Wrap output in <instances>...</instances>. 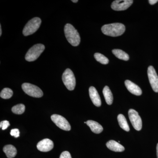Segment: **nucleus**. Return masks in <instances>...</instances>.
<instances>
[{
  "label": "nucleus",
  "mask_w": 158,
  "mask_h": 158,
  "mask_svg": "<svg viewBox=\"0 0 158 158\" xmlns=\"http://www.w3.org/2000/svg\"><path fill=\"white\" fill-rule=\"evenodd\" d=\"M125 29V27L123 24L113 23L103 26L102 31L105 35L116 37L122 35L124 33Z\"/></svg>",
  "instance_id": "1"
},
{
  "label": "nucleus",
  "mask_w": 158,
  "mask_h": 158,
  "mask_svg": "<svg viewBox=\"0 0 158 158\" xmlns=\"http://www.w3.org/2000/svg\"><path fill=\"white\" fill-rule=\"evenodd\" d=\"M64 32L66 39L73 46L79 45L81 42V37L77 31L70 24H66L64 27Z\"/></svg>",
  "instance_id": "2"
},
{
  "label": "nucleus",
  "mask_w": 158,
  "mask_h": 158,
  "mask_svg": "<svg viewBox=\"0 0 158 158\" xmlns=\"http://www.w3.org/2000/svg\"><path fill=\"white\" fill-rule=\"evenodd\" d=\"M45 49V46L41 44H35L31 47L26 54L25 59L28 62H33L38 59Z\"/></svg>",
  "instance_id": "3"
},
{
  "label": "nucleus",
  "mask_w": 158,
  "mask_h": 158,
  "mask_svg": "<svg viewBox=\"0 0 158 158\" xmlns=\"http://www.w3.org/2000/svg\"><path fill=\"white\" fill-rule=\"evenodd\" d=\"M41 23V19L38 17H35L30 20L23 30V34L25 36H27L34 34L39 28Z\"/></svg>",
  "instance_id": "4"
},
{
  "label": "nucleus",
  "mask_w": 158,
  "mask_h": 158,
  "mask_svg": "<svg viewBox=\"0 0 158 158\" xmlns=\"http://www.w3.org/2000/svg\"><path fill=\"white\" fill-rule=\"evenodd\" d=\"M62 81L66 88L69 90L74 89L76 86V78L72 71L67 69L63 73L62 77Z\"/></svg>",
  "instance_id": "5"
},
{
  "label": "nucleus",
  "mask_w": 158,
  "mask_h": 158,
  "mask_svg": "<svg viewBox=\"0 0 158 158\" xmlns=\"http://www.w3.org/2000/svg\"><path fill=\"white\" fill-rule=\"evenodd\" d=\"M23 90L29 96L34 98H41L43 95L42 90L36 85L30 83H24L22 86Z\"/></svg>",
  "instance_id": "6"
},
{
  "label": "nucleus",
  "mask_w": 158,
  "mask_h": 158,
  "mask_svg": "<svg viewBox=\"0 0 158 158\" xmlns=\"http://www.w3.org/2000/svg\"><path fill=\"white\" fill-rule=\"evenodd\" d=\"M128 116L134 128L137 131H140L142 128V120L138 112L133 109H130L128 111Z\"/></svg>",
  "instance_id": "7"
},
{
  "label": "nucleus",
  "mask_w": 158,
  "mask_h": 158,
  "mask_svg": "<svg viewBox=\"0 0 158 158\" xmlns=\"http://www.w3.org/2000/svg\"><path fill=\"white\" fill-rule=\"evenodd\" d=\"M51 119L57 127L64 131H69L71 130L70 125L64 117L57 114L51 116Z\"/></svg>",
  "instance_id": "8"
},
{
  "label": "nucleus",
  "mask_w": 158,
  "mask_h": 158,
  "mask_svg": "<svg viewBox=\"0 0 158 158\" xmlns=\"http://www.w3.org/2000/svg\"><path fill=\"white\" fill-rule=\"evenodd\" d=\"M148 76L153 90L155 92H158V76L155 69L152 66L148 67Z\"/></svg>",
  "instance_id": "9"
},
{
  "label": "nucleus",
  "mask_w": 158,
  "mask_h": 158,
  "mask_svg": "<svg viewBox=\"0 0 158 158\" xmlns=\"http://www.w3.org/2000/svg\"><path fill=\"white\" fill-rule=\"evenodd\" d=\"M134 1L132 0H116L114 1L111 5V8L115 11H124L131 6Z\"/></svg>",
  "instance_id": "10"
},
{
  "label": "nucleus",
  "mask_w": 158,
  "mask_h": 158,
  "mask_svg": "<svg viewBox=\"0 0 158 158\" xmlns=\"http://www.w3.org/2000/svg\"><path fill=\"white\" fill-rule=\"evenodd\" d=\"M37 147V149L40 151L47 152L53 149L54 147V143L52 140L46 138L38 142Z\"/></svg>",
  "instance_id": "11"
},
{
  "label": "nucleus",
  "mask_w": 158,
  "mask_h": 158,
  "mask_svg": "<svg viewBox=\"0 0 158 158\" xmlns=\"http://www.w3.org/2000/svg\"><path fill=\"white\" fill-rule=\"evenodd\" d=\"M89 95L94 104L97 107L101 106L102 105L101 100L96 88L90 87L89 89Z\"/></svg>",
  "instance_id": "12"
},
{
  "label": "nucleus",
  "mask_w": 158,
  "mask_h": 158,
  "mask_svg": "<svg viewBox=\"0 0 158 158\" xmlns=\"http://www.w3.org/2000/svg\"><path fill=\"white\" fill-rule=\"evenodd\" d=\"M125 85L128 91L132 94L137 96H139L142 94V90L140 87L129 80H126L125 81Z\"/></svg>",
  "instance_id": "13"
},
{
  "label": "nucleus",
  "mask_w": 158,
  "mask_h": 158,
  "mask_svg": "<svg viewBox=\"0 0 158 158\" xmlns=\"http://www.w3.org/2000/svg\"><path fill=\"white\" fill-rule=\"evenodd\" d=\"M106 145L109 149L116 152H122L124 151L125 150L124 147L123 145L114 140H110L107 142Z\"/></svg>",
  "instance_id": "14"
},
{
  "label": "nucleus",
  "mask_w": 158,
  "mask_h": 158,
  "mask_svg": "<svg viewBox=\"0 0 158 158\" xmlns=\"http://www.w3.org/2000/svg\"><path fill=\"white\" fill-rule=\"evenodd\" d=\"M86 124L90 127L93 132L95 134H100L103 130L102 127L99 123L93 120H88Z\"/></svg>",
  "instance_id": "15"
},
{
  "label": "nucleus",
  "mask_w": 158,
  "mask_h": 158,
  "mask_svg": "<svg viewBox=\"0 0 158 158\" xmlns=\"http://www.w3.org/2000/svg\"><path fill=\"white\" fill-rule=\"evenodd\" d=\"M3 151L8 158H14L17 154L16 148L11 144L6 145L3 148Z\"/></svg>",
  "instance_id": "16"
},
{
  "label": "nucleus",
  "mask_w": 158,
  "mask_h": 158,
  "mask_svg": "<svg viewBox=\"0 0 158 158\" xmlns=\"http://www.w3.org/2000/svg\"><path fill=\"white\" fill-rule=\"evenodd\" d=\"M103 94L107 104L109 105H112L113 103V94L108 86H105L103 90Z\"/></svg>",
  "instance_id": "17"
},
{
  "label": "nucleus",
  "mask_w": 158,
  "mask_h": 158,
  "mask_svg": "<svg viewBox=\"0 0 158 158\" xmlns=\"http://www.w3.org/2000/svg\"><path fill=\"white\" fill-rule=\"evenodd\" d=\"M117 119H118V124L120 126V127L126 131H129V126L126 118L125 116L123 114H119L117 116Z\"/></svg>",
  "instance_id": "18"
},
{
  "label": "nucleus",
  "mask_w": 158,
  "mask_h": 158,
  "mask_svg": "<svg viewBox=\"0 0 158 158\" xmlns=\"http://www.w3.org/2000/svg\"><path fill=\"white\" fill-rule=\"evenodd\" d=\"M112 52L118 59L124 61H128L129 59V56L125 52L120 49H114Z\"/></svg>",
  "instance_id": "19"
},
{
  "label": "nucleus",
  "mask_w": 158,
  "mask_h": 158,
  "mask_svg": "<svg viewBox=\"0 0 158 158\" xmlns=\"http://www.w3.org/2000/svg\"><path fill=\"white\" fill-rule=\"evenodd\" d=\"M94 58L95 59L101 64L106 65L109 63V60L107 57L105 56L104 55L99 53H96L94 55Z\"/></svg>",
  "instance_id": "20"
},
{
  "label": "nucleus",
  "mask_w": 158,
  "mask_h": 158,
  "mask_svg": "<svg viewBox=\"0 0 158 158\" xmlns=\"http://www.w3.org/2000/svg\"><path fill=\"white\" fill-rule=\"evenodd\" d=\"M13 95V91L9 88H5L1 91L0 96L3 99H9L11 98Z\"/></svg>",
  "instance_id": "21"
},
{
  "label": "nucleus",
  "mask_w": 158,
  "mask_h": 158,
  "mask_svg": "<svg viewBox=\"0 0 158 158\" xmlns=\"http://www.w3.org/2000/svg\"><path fill=\"white\" fill-rule=\"evenodd\" d=\"M25 106L22 104H20L14 106L12 108L11 110L15 114H22L24 112Z\"/></svg>",
  "instance_id": "22"
},
{
  "label": "nucleus",
  "mask_w": 158,
  "mask_h": 158,
  "mask_svg": "<svg viewBox=\"0 0 158 158\" xmlns=\"http://www.w3.org/2000/svg\"><path fill=\"white\" fill-rule=\"evenodd\" d=\"M9 126H10V123H9V122L7 120L2 121L0 123V127L3 130L6 129Z\"/></svg>",
  "instance_id": "23"
},
{
  "label": "nucleus",
  "mask_w": 158,
  "mask_h": 158,
  "mask_svg": "<svg viewBox=\"0 0 158 158\" xmlns=\"http://www.w3.org/2000/svg\"><path fill=\"white\" fill-rule=\"evenodd\" d=\"M10 135L12 136H14L15 138H18L20 135L19 130L18 129H14L11 130L10 132Z\"/></svg>",
  "instance_id": "24"
},
{
  "label": "nucleus",
  "mask_w": 158,
  "mask_h": 158,
  "mask_svg": "<svg viewBox=\"0 0 158 158\" xmlns=\"http://www.w3.org/2000/svg\"><path fill=\"white\" fill-rule=\"evenodd\" d=\"M59 158H72V157L70 153L68 151H65L61 153Z\"/></svg>",
  "instance_id": "25"
},
{
  "label": "nucleus",
  "mask_w": 158,
  "mask_h": 158,
  "mask_svg": "<svg viewBox=\"0 0 158 158\" xmlns=\"http://www.w3.org/2000/svg\"><path fill=\"white\" fill-rule=\"evenodd\" d=\"M148 2L151 5H153L158 2V0H149Z\"/></svg>",
  "instance_id": "26"
},
{
  "label": "nucleus",
  "mask_w": 158,
  "mask_h": 158,
  "mask_svg": "<svg viewBox=\"0 0 158 158\" xmlns=\"http://www.w3.org/2000/svg\"><path fill=\"white\" fill-rule=\"evenodd\" d=\"M156 153H157V158H158V143L157 144L156 146Z\"/></svg>",
  "instance_id": "27"
},
{
  "label": "nucleus",
  "mask_w": 158,
  "mask_h": 158,
  "mask_svg": "<svg viewBox=\"0 0 158 158\" xmlns=\"http://www.w3.org/2000/svg\"><path fill=\"white\" fill-rule=\"evenodd\" d=\"M2 27H1V25H0V36H2Z\"/></svg>",
  "instance_id": "28"
},
{
  "label": "nucleus",
  "mask_w": 158,
  "mask_h": 158,
  "mask_svg": "<svg viewBox=\"0 0 158 158\" xmlns=\"http://www.w3.org/2000/svg\"><path fill=\"white\" fill-rule=\"evenodd\" d=\"M72 2H73L74 3H77L78 2V1H77H77H74V0H73V1H72Z\"/></svg>",
  "instance_id": "29"
}]
</instances>
